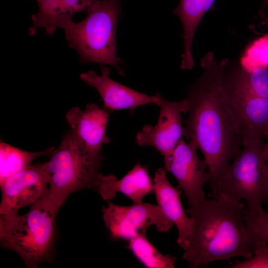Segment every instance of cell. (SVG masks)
I'll return each instance as SVG.
<instances>
[{
  "label": "cell",
  "mask_w": 268,
  "mask_h": 268,
  "mask_svg": "<svg viewBox=\"0 0 268 268\" xmlns=\"http://www.w3.org/2000/svg\"><path fill=\"white\" fill-rule=\"evenodd\" d=\"M229 63L228 59L218 61L213 53H207L201 62L203 73L187 89L189 115L183 136L197 143L210 180L225 169L243 144L239 121L220 85L221 74Z\"/></svg>",
  "instance_id": "1"
},
{
  "label": "cell",
  "mask_w": 268,
  "mask_h": 268,
  "mask_svg": "<svg viewBox=\"0 0 268 268\" xmlns=\"http://www.w3.org/2000/svg\"><path fill=\"white\" fill-rule=\"evenodd\" d=\"M245 204L227 197L205 199L189 207L192 232L183 259L196 268L218 260L248 259L253 253L244 219Z\"/></svg>",
  "instance_id": "2"
},
{
  "label": "cell",
  "mask_w": 268,
  "mask_h": 268,
  "mask_svg": "<svg viewBox=\"0 0 268 268\" xmlns=\"http://www.w3.org/2000/svg\"><path fill=\"white\" fill-rule=\"evenodd\" d=\"M60 206L49 195L30 205L25 214L0 215V242L17 253L29 268L54 258Z\"/></svg>",
  "instance_id": "3"
},
{
  "label": "cell",
  "mask_w": 268,
  "mask_h": 268,
  "mask_svg": "<svg viewBox=\"0 0 268 268\" xmlns=\"http://www.w3.org/2000/svg\"><path fill=\"white\" fill-rule=\"evenodd\" d=\"M80 22H71L65 29L69 47L82 63H97L114 67L121 75V60L117 56L116 35L122 12L120 0H93Z\"/></svg>",
  "instance_id": "4"
},
{
  "label": "cell",
  "mask_w": 268,
  "mask_h": 268,
  "mask_svg": "<svg viewBox=\"0 0 268 268\" xmlns=\"http://www.w3.org/2000/svg\"><path fill=\"white\" fill-rule=\"evenodd\" d=\"M243 141L239 153L209 182L211 197L244 200L246 207L256 208L268 203V160L262 139L247 138Z\"/></svg>",
  "instance_id": "5"
},
{
  "label": "cell",
  "mask_w": 268,
  "mask_h": 268,
  "mask_svg": "<svg viewBox=\"0 0 268 268\" xmlns=\"http://www.w3.org/2000/svg\"><path fill=\"white\" fill-rule=\"evenodd\" d=\"M50 156L45 163L49 196L59 206L73 192L98 189L103 176L99 171L102 160L89 154L70 130Z\"/></svg>",
  "instance_id": "6"
},
{
  "label": "cell",
  "mask_w": 268,
  "mask_h": 268,
  "mask_svg": "<svg viewBox=\"0 0 268 268\" xmlns=\"http://www.w3.org/2000/svg\"><path fill=\"white\" fill-rule=\"evenodd\" d=\"M222 71V94L240 124L243 139H262L268 130V99L255 94L246 83L241 67Z\"/></svg>",
  "instance_id": "7"
},
{
  "label": "cell",
  "mask_w": 268,
  "mask_h": 268,
  "mask_svg": "<svg viewBox=\"0 0 268 268\" xmlns=\"http://www.w3.org/2000/svg\"><path fill=\"white\" fill-rule=\"evenodd\" d=\"M102 212L105 226L113 239L130 240L146 235L152 225L159 232H166L174 225L158 205L143 201L123 206L108 201V206L102 207Z\"/></svg>",
  "instance_id": "8"
},
{
  "label": "cell",
  "mask_w": 268,
  "mask_h": 268,
  "mask_svg": "<svg viewBox=\"0 0 268 268\" xmlns=\"http://www.w3.org/2000/svg\"><path fill=\"white\" fill-rule=\"evenodd\" d=\"M197 143H187L182 138L172 153L164 158V168L175 177L178 187L184 192L189 207H193L206 199L204 185L211 176L206 161L198 154Z\"/></svg>",
  "instance_id": "9"
},
{
  "label": "cell",
  "mask_w": 268,
  "mask_h": 268,
  "mask_svg": "<svg viewBox=\"0 0 268 268\" xmlns=\"http://www.w3.org/2000/svg\"><path fill=\"white\" fill-rule=\"evenodd\" d=\"M45 163L30 165L0 184L1 201L0 214H15L49 195V187Z\"/></svg>",
  "instance_id": "10"
},
{
  "label": "cell",
  "mask_w": 268,
  "mask_h": 268,
  "mask_svg": "<svg viewBox=\"0 0 268 268\" xmlns=\"http://www.w3.org/2000/svg\"><path fill=\"white\" fill-rule=\"evenodd\" d=\"M159 106V116L154 126L147 125L138 132L135 141L140 146L154 147L167 157L183 138V127L181 115L189 112V101L186 97L181 101H169L162 95Z\"/></svg>",
  "instance_id": "11"
},
{
  "label": "cell",
  "mask_w": 268,
  "mask_h": 268,
  "mask_svg": "<svg viewBox=\"0 0 268 268\" xmlns=\"http://www.w3.org/2000/svg\"><path fill=\"white\" fill-rule=\"evenodd\" d=\"M111 112L97 104H87L84 110L74 107L66 115L70 130L83 145L85 150L95 159L103 160L104 144L110 142L106 128Z\"/></svg>",
  "instance_id": "12"
},
{
  "label": "cell",
  "mask_w": 268,
  "mask_h": 268,
  "mask_svg": "<svg viewBox=\"0 0 268 268\" xmlns=\"http://www.w3.org/2000/svg\"><path fill=\"white\" fill-rule=\"evenodd\" d=\"M101 74L89 70L80 74L81 80L94 87L99 92L104 103V108L112 112L129 109L131 110L147 104L159 105L161 95H148L131 89L112 79L110 69L101 67Z\"/></svg>",
  "instance_id": "13"
},
{
  "label": "cell",
  "mask_w": 268,
  "mask_h": 268,
  "mask_svg": "<svg viewBox=\"0 0 268 268\" xmlns=\"http://www.w3.org/2000/svg\"><path fill=\"white\" fill-rule=\"evenodd\" d=\"M153 185L157 205L176 227L177 243L184 250L192 232L193 220L188 216L183 206L180 198L182 190L171 185L164 167L158 168L155 172Z\"/></svg>",
  "instance_id": "14"
},
{
  "label": "cell",
  "mask_w": 268,
  "mask_h": 268,
  "mask_svg": "<svg viewBox=\"0 0 268 268\" xmlns=\"http://www.w3.org/2000/svg\"><path fill=\"white\" fill-rule=\"evenodd\" d=\"M38 11L31 16L32 25L29 34L34 36L39 28H44L52 36L58 28L65 29L72 22L73 15L86 11L93 0H35Z\"/></svg>",
  "instance_id": "15"
},
{
  "label": "cell",
  "mask_w": 268,
  "mask_h": 268,
  "mask_svg": "<svg viewBox=\"0 0 268 268\" xmlns=\"http://www.w3.org/2000/svg\"><path fill=\"white\" fill-rule=\"evenodd\" d=\"M98 190L104 200L113 199L120 192L136 203L154 193V185L147 168L138 163L119 180L113 175L103 176Z\"/></svg>",
  "instance_id": "16"
},
{
  "label": "cell",
  "mask_w": 268,
  "mask_h": 268,
  "mask_svg": "<svg viewBox=\"0 0 268 268\" xmlns=\"http://www.w3.org/2000/svg\"><path fill=\"white\" fill-rule=\"evenodd\" d=\"M216 0H180L173 13L180 19L183 29L184 52L181 67L191 69L194 67L192 47L196 31L204 14Z\"/></svg>",
  "instance_id": "17"
},
{
  "label": "cell",
  "mask_w": 268,
  "mask_h": 268,
  "mask_svg": "<svg viewBox=\"0 0 268 268\" xmlns=\"http://www.w3.org/2000/svg\"><path fill=\"white\" fill-rule=\"evenodd\" d=\"M54 147L38 152L23 150L2 141L0 143V184L13 175L30 165L36 158L50 155Z\"/></svg>",
  "instance_id": "18"
},
{
  "label": "cell",
  "mask_w": 268,
  "mask_h": 268,
  "mask_svg": "<svg viewBox=\"0 0 268 268\" xmlns=\"http://www.w3.org/2000/svg\"><path fill=\"white\" fill-rule=\"evenodd\" d=\"M127 248L145 267L148 268H174L176 258L161 254L146 235H140L129 240Z\"/></svg>",
  "instance_id": "19"
},
{
  "label": "cell",
  "mask_w": 268,
  "mask_h": 268,
  "mask_svg": "<svg viewBox=\"0 0 268 268\" xmlns=\"http://www.w3.org/2000/svg\"><path fill=\"white\" fill-rule=\"evenodd\" d=\"M244 219L252 246L258 241L268 244V213L262 206L256 208L245 206Z\"/></svg>",
  "instance_id": "20"
},
{
  "label": "cell",
  "mask_w": 268,
  "mask_h": 268,
  "mask_svg": "<svg viewBox=\"0 0 268 268\" xmlns=\"http://www.w3.org/2000/svg\"><path fill=\"white\" fill-rule=\"evenodd\" d=\"M241 67L243 77L251 90L258 96L268 99V67L258 66L250 70Z\"/></svg>",
  "instance_id": "21"
},
{
  "label": "cell",
  "mask_w": 268,
  "mask_h": 268,
  "mask_svg": "<svg viewBox=\"0 0 268 268\" xmlns=\"http://www.w3.org/2000/svg\"><path fill=\"white\" fill-rule=\"evenodd\" d=\"M268 244L256 241L252 244L253 255L243 261H238L234 268H268Z\"/></svg>",
  "instance_id": "22"
},
{
  "label": "cell",
  "mask_w": 268,
  "mask_h": 268,
  "mask_svg": "<svg viewBox=\"0 0 268 268\" xmlns=\"http://www.w3.org/2000/svg\"><path fill=\"white\" fill-rule=\"evenodd\" d=\"M268 5V0H263V2L259 11V15L264 18L265 17V12L267 7Z\"/></svg>",
  "instance_id": "23"
},
{
  "label": "cell",
  "mask_w": 268,
  "mask_h": 268,
  "mask_svg": "<svg viewBox=\"0 0 268 268\" xmlns=\"http://www.w3.org/2000/svg\"><path fill=\"white\" fill-rule=\"evenodd\" d=\"M267 138V142L264 144V154L266 158L268 160V130L266 134Z\"/></svg>",
  "instance_id": "24"
},
{
  "label": "cell",
  "mask_w": 268,
  "mask_h": 268,
  "mask_svg": "<svg viewBox=\"0 0 268 268\" xmlns=\"http://www.w3.org/2000/svg\"><path fill=\"white\" fill-rule=\"evenodd\" d=\"M264 21L265 22V24L268 28V17L265 16L264 18Z\"/></svg>",
  "instance_id": "25"
}]
</instances>
